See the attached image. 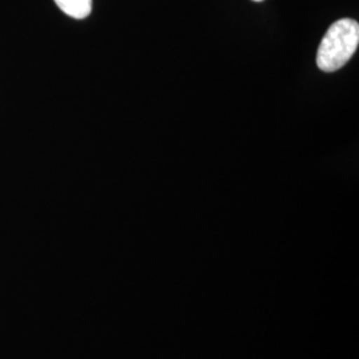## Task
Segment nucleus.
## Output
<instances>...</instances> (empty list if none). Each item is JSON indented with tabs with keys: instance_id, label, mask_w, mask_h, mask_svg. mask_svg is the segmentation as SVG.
I'll use <instances>...</instances> for the list:
<instances>
[{
	"instance_id": "f257e3e1",
	"label": "nucleus",
	"mask_w": 359,
	"mask_h": 359,
	"mask_svg": "<svg viewBox=\"0 0 359 359\" xmlns=\"http://www.w3.org/2000/svg\"><path fill=\"white\" fill-rule=\"evenodd\" d=\"M359 44V25L341 19L329 27L317 52V65L323 72H335L353 57Z\"/></svg>"
},
{
	"instance_id": "f03ea898",
	"label": "nucleus",
	"mask_w": 359,
	"mask_h": 359,
	"mask_svg": "<svg viewBox=\"0 0 359 359\" xmlns=\"http://www.w3.org/2000/svg\"><path fill=\"white\" fill-rule=\"evenodd\" d=\"M56 6L74 19H86L92 11V0H55Z\"/></svg>"
},
{
	"instance_id": "7ed1b4c3",
	"label": "nucleus",
	"mask_w": 359,
	"mask_h": 359,
	"mask_svg": "<svg viewBox=\"0 0 359 359\" xmlns=\"http://www.w3.org/2000/svg\"><path fill=\"white\" fill-rule=\"evenodd\" d=\"M253 1H258L259 3V1H264V0H253Z\"/></svg>"
}]
</instances>
